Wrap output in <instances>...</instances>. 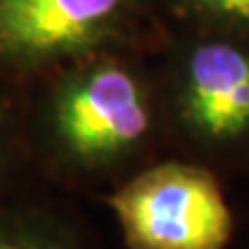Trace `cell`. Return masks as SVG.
Returning a JSON list of instances; mask_svg holds the SVG:
<instances>
[{"label":"cell","mask_w":249,"mask_h":249,"mask_svg":"<svg viewBox=\"0 0 249 249\" xmlns=\"http://www.w3.org/2000/svg\"><path fill=\"white\" fill-rule=\"evenodd\" d=\"M183 106L189 123L210 139L249 129V56L231 44H204L185 71Z\"/></svg>","instance_id":"4"},{"label":"cell","mask_w":249,"mask_h":249,"mask_svg":"<svg viewBox=\"0 0 249 249\" xmlns=\"http://www.w3.org/2000/svg\"><path fill=\"white\" fill-rule=\"evenodd\" d=\"M52 127L69 156L100 164L129 152L145 137L150 108L135 77L104 62L65 81L54 98Z\"/></svg>","instance_id":"2"},{"label":"cell","mask_w":249,"mask_h":249,"mask_svg":"<svg viewBox=\"0 0 249 249\" xmlns=\"http://www.w3.org/2000/svg\"><path fill=\"white\" fill-rule=\"evenodd\" d=\"M124 0H0V58L34 62L79 52L119 19Z\"/></svg>","instance_id":"3"},{"label":"cell","mask_w":249,"mask_h":249,"mask_svg":"<svg viewBox=\"0 0 249 249\" xmlns=\"http://www.w3.org/2000/svg\"><path fill=\"white\" fill-rule=\"evenodd\" d=\"M196 2L224 17L249 19V0H196Z\"/></svg>","instance_id":"6"},{"label":"cell","mask_w":249,"mask_h":249,"mask_svg":"<svg viewBox=\"0 0 249 249\" xmlns=\"http://www.w3.org/2000/svg\"><path fill=\"white\" fill-rule=\"evenodd\" d=\"M129 249H222L231 210L204 168L164 162L133 177L110 197Z\"/></svg>","instance_id":"1"},{"label":"cell","mask_w":249,"mask_h":249,"mask_svg":"<svg viewBox=\"0 0 249 249\" xmlns=\"http://www.w3.org/2000/svg\"><path fill=\"white\" fill-rule=\"evenodd\" d=\"M0 249H77L67 235L29 214H0Z\"/></svg>","instance_id":"5"}]
</instances>
